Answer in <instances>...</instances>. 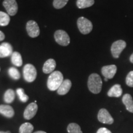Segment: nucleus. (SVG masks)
Instances as JSON below:
<instances>
[{
  "mask_svg": "<svg viewBox=\"0 0 133 133\" xmlns=\"http://www.w3.org/2000/svg\"><path fill=\"white\" fill-rule=\"evenodd\" d=\"M64 81V76L61 71H55L51 73L48 79L47 86L50 91L57 90Z\"/></svg>",
  "mask_w": 133,
  "mask_h": 133,
  "instance_id": "obj_1",
  "label": "nucleus"
},
{
  "mask_svg": "<svg viewBox=\"0 0 133 133\" xmlns=\"http://www.w3.org/2000/svg\"><path fill=\"white\" fill-rule=\"evenodd\" d=\"M88 86L93 94H99L102 90V81L101 76L97 74H92L89 76Z\"/></svg>",
  "mask_w": 133,
  "mask_h": 133,
  "instance_id": "obj_2",
  "label": "nucleus"
},
{
  "mask_svg": "<svg viewBox=\"0 0 133 133\" xmlns=\"http://www.w3.org/2000/svg\"><path fill=\"white\" fill-rule=\"evenodd\" d=\"M77 25L79 31L83 35L89 34L92 31L93 28L92 22L84 17L78 18L77 21Z\"/></svg>",
  "mask_w": 133,
  "mask_h": 133,
  "instance_id": "obj_3",
  "label": "nucleus"
},
{
  "mask_svg": "<svg viewBox=\"0 0 133 133\" xmlns=\"http://www.w3.org/2000/svg\"><path fill=\"white\" fill-rule=\"evenodd\" d=\"M36 70L33 65L30 64H26L23 69V75L25 80L31 83L35 81L36 78Z\"/></svg>",
  "mask_w": 133,
  "mask_h": 133,
  "instance_id": "obj_4",
  "label": "nucleus"
},
{
  "mask_svg": "<svg viewBox=\"0 0 133 133\" xmlns=\"http://www.w3.org/2000/svg\"><path fill=\"white\" fill-rule=\"evenodd\" d=\"M54 38L56 43L63 46H68L70 42L69 35L66 31L62 30H59L55 32Z\"/></svg>",
  "mask_w": 133,
  "mask_h": 133,
  "instance_id": "obj_5",
  "label": "nucleus"
},
{
  "mask_svg": "<svg viewBox=\"0 0 133 133\" xmlns=\"http://www.w3.org/2000/svg\"><path fill=\"white\" fill-rule=\"evenodd\" d=\"M126 47V43L123 40H117L113 43L111 46V53L115 59H118L119 55Z\"/></svg>",
  "mask_w": 133,
  "mask_h": 133,
  "instance_id": "obj_6",
  "label": "nucleus"
},
{
  "mask_svg": "<svg viewBox=\"0 0 133 133\" xmlns=\"http://www.w3.org/2000/svg\"><path fill=\"white\" fill-rule=\"evenodd\" d=\"M26 29L28 35L31 38H36L39 36L40 30L37 23L34 21H30L26 23Z\"/></svg>",
  "mask_w": 133,
  "mask_h": 133,
  "instance_id": "obj_7",
  "label": "nucleus"
},
{
  "mask_svg": "<svg viewBox=\"0 0 133 133\" xmlns=\"http://www.w3.org/2000/svg\"><path fill=\"white\" fill-rule=\"evenodd\" d=\"M3 5L9 16H14L18 11V5L16 0H4Z\"/></svg>",
  "mask_w": 133,
  "mask_h": 133,
  "instance_id": "obj_8",
  "label": "nucleus"
},
{
  "mask_svg": "<svg viewBox=\"0 0 133 133\" xmlns=\"http://www.w3.org/2000/svg\"><path fill=\"white\" fill-rule=\"evenodd\" d=\"M97 118L100 122L105 124H111L114 121L112 116L105 109H102L100 110L97 115Z\"/></svg>",
  "mask_w": 133,
  "mask_h": 133,
  "instance_id": "obj_9",
  "label": "nucleus"
},
{
  "mask_svg": "<svg viewBox=\"0 0 133 133\" xmlns=\"http://www.w3.org/2000/svg\"><path fill=\"white\" fill-rule=\"evenodd\" d=\"M116 71H117V67L115 65L104 66L101 69L102 75L107 79H112L115 75Z\"/></svg>",
  "mask_w": 133,
  "mask_h": 133,
  "instance_id": "obj_10",
  "label": "nucleus"
},
{
  "mask_svg": "<svg viewBox=\"0 0 133 133\" xmlns=\"http://www.w3.org/2000/svg\"><path fill=\"white\" fill-rule=\"evenodd\" d=\"M38 110V105L35 102L30 103L26 107L24 113V116L26 119H30L35 115Z\"/></svg>",
  "mask_w": 133,
  "mask_h": 133,
  "instance_id": "obj_11",
  "label": "nucleus"
},
{
  "mask_svg": "<svg viewBox=\"0 0 133 133\" xmlns=\"http://www.w3.org/2000/svg\"><path fill=\"white\" fill-rule=\"evenodd\" d=\"M71 87V82L70 79H65L57 89V94L59 95H65L67 94Z\"/></svg>",
  "mask_w": 133,
  "mask_h": 133,
  "instance_id": "obj_12",
  "label": "nucleus"
},
{
  "mask_svg": "<svg viewBox=\"0 0 133 133\" xmlns=\"http://www.w3.org/2000/svg\"><path fill=\"white\" fill-rule=\"evenodd\" d=\"M123 90L120 84H116L108 91L107 95L110 97H119L122 95Z\"/></svg>",
  "mask_w": 133,
  "mask_h": 133,
  "instance_id": "obj_13",
  "label": "nucleus"
},
{
  "mask_svg": "<svg viewBox=\"0 0 133 133\" xmlns=\"http://www.w3.org/2000/svg\"><path fill=\"white\" fill-rule=\"evenodd\" d=\"M56 66V62L53 59H49L46 61L43 66V71L44 74H48L52 73Z\"/></svg>",
  "mask_w": 133,
  "mask_h": 133,
  "instance_id": "obj_14",
  "label": "nucleus"
},
{
  "mask_svg": "<svg viewBox=\"0 0 133 133\" xmlns=\"http://www.w3.org/2000/svg\"><path fill=\"white\" fill-rule=\"evenodd\" d=\"M122 102L125 105L126 109L131 113H133V100L129 94H125L123 96Z\"/></svg>",
  "mask_w": 133,
  "mask_h": 133,
  "instance_id": "obj_15",
  "label": "nucleus"
},
{
  "mask_svg": "<svg viewBox=\"0 0 133 133\" xmlns=\"http://www.w3.org/2000/svg\"><path fill=\"white\" fill-rule=\"evenodd\" d=\"M0 114L7 118H12L14 115V110L11 106L8 105H1Z\"/></svg>",
  "mask_w": 133,
  "mask_h": 133,
  "instance_id": "obj_16",
  "label": "nucleus"
},
{
  "mask_svg": "<svg viewBox=\"0 0 133 133\" xmlns=\"http://www.w3.org/2000/svg\"><path fill=\"white\" fill-rule=\"evenodd\" d=\"M11 62L15 66H21L22 65V59L21 54L18 52H14L11 55Z\"/></svg>",
  "mask_w": 133,
  "mask_h": 133,
  "instance_id": "obj_17",
  "label": "nucleus"
},
{
  "mask_svg": "<svg viewBox=\"0 0 133 133\" xmlns=\"http://www.w3.org/2000/svg\"><path fill=\"white\" fill-rule=\"evenodd\" d=\"M94 4V0H77L76 6L79 9L89 8Z\"/></svg>",
  "mask_w": 133,
  "mask_h": 133,
  "instance_id": "obj_18",
  "label": "nucleus"
},
{
  "mask_svg": "<svg viewBox=\"0 0 133 133\" xmlns=\"http://www.w3.org/2000/svg\"><path fill=\"white\" fill-rule=\"evenodd\" d=\"M15 99V93L14 91L11 89H8L4 93V101L5 102L10 103L12 102Z\"/></svg>",
  "mask_w": 133,
  "mask_h": 133,
  "instance_id": "obj_19",
  "label": "nucleus"
},
{
  "mask_svg": "<svg viewBox=\"0 0 133 133\" xmlns=\"http://www.w3.org/2000/svg\"><path fill=\"white\" fill-rule=\"evenodd\" d=\"M10 22V17L8 13L0 11V26H7Z\"/></svg>",
  "mask_w": 133,
  "mask_h": 133,
  "instance_id": "obj_20",
  "label": "nucleus"
},
{
  "mask_svg": "<svg viewBox=\"0 0 133 133\" xmlns=\"http://www.w3.org/2000/svg\"><path fill=\"white\" fill-rule=\"evenodd\" d=\"M33 130V126L30 123H25L21 126L19 133H31Z\"/></svg>",
  "mask_w": 133,
  "mask_h": 133,
  "instance_id": "obj_21",
  "label": "nucleus"
},
{
  "mask_svg": "<svg viewBox=\"0 0 133 133\" xmlns=\"http://www.w3.org/2000/svg\"><path fill=\"white\" fill-rule=\"evenodd\" d=\"M67 131L69 133H83L80 126L74 123H71L69 124L67 127Z\"/></svg>",
  "mask_w": 133,
  "mask_h": 133,
  "instance_id": "obj_22",
  "label": "nucleus"
},
{
  "mask_svg": "<svg viewBox=\"0 0 133 133\" xmlns=\"http://www.w3.org/2000/svg\"><path fill=\"white\" fill-rule=\"evenodd\" d=\"M8 74L12 79H16V80L19 79L21 78V74H20L19 71L15 67L9 68V69L8 70Z\"/></svg>",
  "mask_w": 133,
  "mask_h": 133,
  "instance_id": "obj_23",
  "label": "nucleus"
},
{
  "mask_svg": "<svg viewBox=\"0 0 133 133\" xmlns=\"http://www.w3.org/2000/svg\"><path fill=\"white\" fill-rule=\"evenodd\" d=\"M16 92L21 101H22V102H27L28 100H29V96L25 94L24 89H22V88H18L17 89Z\"/></svg>",
  "mask_w": 133,
  "mask_h": 133,
  "instance_id": "obj_24",
  "label": "nucleus"
},
{
  "mask_svg": "<svg viewBox=\"0 0 133 133\" xmlns=\"http://www.w3.org/2000/svg\"><path fill=\"white\" fill-rule=\"evenodd\" d=\"M69 0H54L53 1V6L57 9H62L67 4Z\"/></svg>",
  "mask_w": 133,
  "mask_h": 133,
  "instance_id": "obj_25",
  "label": "nucleus"
},
{
  "mask_svg": "<svg viewBox=\"0 0 133 133\" xmlns=\"http://www.w3.org/2000/svg\"><path fill=\"white\" fill-rule=\"evenodd\" d=\"M12 54V53L9 49H8L6 47L1 44L0 45V58L7 57L8 56H11Z\"/></svg>",
  "mask_w": 133,
  "mask_h": 133,
  "instance_id": "obj_26",
  "label": "nucleus"
},
{
  "mask_svg": "<svg viewBox=\"0 0 133 133\" xmlns=\"http://www.w3.org/2000/svg\"><path fill=\"white\" fill-rule=\"evenodd\" d=\"M126 84L129 87L133 88V71H131L126 76Z\"/></svg>",
  "mask_w": 133,
  "mask_h": 133,
  "instance_id": "obj_27",
  "label": "nucleus"
},
{
  "mask_svg": "<svg viewBox=\"0 0 133 133\" xmlns=\"http://www.w3.org/2000/svg\"><path fill=\"white\" fill-rule=\"evenodd\" d=\"M96 133H112L111 131L109 129L105 128H101L98 129Z\"/></svg>",
  "mask_w": 133,
  "mask_h": 133,
  "instance_id": "obj_28",
  "label": "nucleus"
},
{
  "mask_svg": "<svg viewBox=\"0 0 133 133\" xmlns=\"http://www.w3.org/2000/svg\"><path fill=\"white\" fill-rule=\"evenodd\" d=\"M1 45L4 46V47H6V48H7L8 49H9V51H11V52L13 53V51H12V46H11V44H10L9 43H7V42L3 43L2 44H1Z\"/></svg>",
  "mask_w": 133,
  "mask_h": 133,
  "instance_id": "obj_29",
  "label": "nucleus"
},
{
  "mask_svg": "<svg viewBox=\"0 0 133 133\" xmlns=\"http://www.w3.org/2000/svg\"><path fill=\"white\" fill-rule=\"evenodd\" d=\"M5 38V35L3 31H0V41H3Z\"/></svg>",
  "mask_w": 133,
  "mask_h": 133,
  "instance_id": "obj_30",
  "label": "nucleus"
},
{
  "mask_svg": "<svg viewBox=\"0 0 133 133\" xmlns=\"http://www.w3.org/2000/svg\"><path fill=\"white\" fill-rule=\"evenodd\" d=\"M129 61H130V62L132 63V64H133V53L131 55L130 57H129Z\"/></svg>",
  "mask_w": 133,
  "mask_h": 133,
  "instance_id": "obj_31",
  "label": "nucleus"
},
{
  "mask_svg": "<svg viewBox=\"0 0 133 133\" xmlns=\"http://www.w3.org/2000/svg\"><path fill=\"white\" fill-rule=\"evenodd\" d=\"M34 133H46L44 131H36V132H35Z\"/></svg>",
  "mask_w": 133,
  "mask_h": 133,
  "instance_id": "obj_32",
  "label": "nucleus"
},
{
  "mask_svg": "<svg viewBox=\"0 0 133 133\" xmlns=\"http://www.w3.org/2000/svg\"><path fill=\"white\" fill-rule=\"evenodd\" d=\"M0 133H11L10 131H6V132H3V131H0Z\"/></svg>",
  "mask_w": 133,
  "mask_h": 133,
  "instance_id": "obj_33",
  "label": "nucleus"
},
{
  "mask_svg": "<svg viewBox=\"0 0 133 133\" xmlns=\"http://www.w3.org/2000/svg\"><path fill=\"white\" fill-rule=\"evenodd\" d=\"M108 79H109L106 78H104V80H105V81H108Z\"/></svg>",
  "mask_w": 133,
  "mask_h": 133,
  "instance_id": "obj_34",
  "label": "nucleus"
},
{
  "mask_svg": "<svg viewBox=\"0 0 133 133\" xmlns=\"http://www.w3.org/2000/svg\"><path fill=\"white\" fill-rule=\"evenodd\" d=\"M0 70H1V69H0Z\"/></svg>",
  "mask_w": 133,
  "mask_h": 133,
  "instance_id": "obj_35",
  "label": "nucleus"
}]
</instances>
